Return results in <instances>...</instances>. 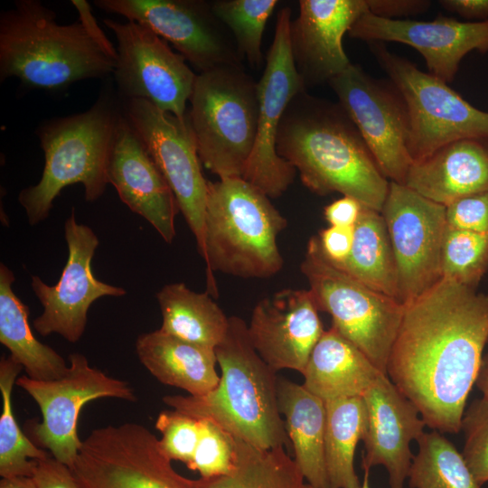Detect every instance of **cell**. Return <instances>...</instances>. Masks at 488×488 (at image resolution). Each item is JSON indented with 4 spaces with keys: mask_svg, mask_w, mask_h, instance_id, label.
<instances>
[{
    "mask_svg": "<svg viewBox=\"0 0 488 488\" xmlns=\"http://www.w3.org/2000/svg\"><path fill=\"white\" fill-rule=\"evenodd\" d=\"M352 38L371 42H396L416 49L428 73L451 82L462 59L470 52H488V20L461 22L438 15L434 21L390 20L363 14L349 31Z\"/></svg>",
    "mask_w": 488,
    "mask_h": 488,
    "instance_id": "cell-19",
    "label": "cell"
},
{
    "mask_svg": "<svg viewBox=\"0 0 488 488\" xmlns=\"http://www.w3.org/2000/svg\"><path fill=\"white\" fill-rule=\"evenodd\" d=\"M155 428L161 433L159 443L166 455L189 467L199 440L200 419L174 409L165 410L158 415Z\"/></svg>",
    "mask_w": 488,
    "mask_h": 488,
    "instance_id": "cell-39",
    "label": "cell"
},
{
    "mask_svg": "<svg viewBox=\"0 0 488 488\" xmlns=\"http://www.w3.org/2000/svg\"><path fill=\"white\" fill-rule=\"evenodd\" d=\"M369 45L406 105L408 150L413 163L451 142L488 137L487 111L476 108L447 83L390 52L380 42Z\"/></svg>",
    "mask_w": 488,
    "mask_h": 488,
    "instance_id": "cell-9",
    "label": "cell"
},
{
    "mask_svg": "<svg viewBox=\"0 0 488 488\" xmlns=\"http://www.w3.org/2000/svg\"><path fill=\"white\" fill-rule=\"evenodd\" d=\"M286 225L270 198L243 178L208 181L202 256L207 292L218 295L217 271L244 278L277 274L284 261L277 238Z\"/></svg>",
    "mask_w": 488,
    "mask_h": 488,
    "instance_id": "cell-5",
    "label": "cell"
},
{
    "mask_svg": "<svg viewBox=\"0 0 488 488\" xmlns=\"http://www.w3.org/2000/svg\"><path fill=\"white\" fill-rule=\"evenodd\" d=\"M354 227L329 226L319 232L318 240L325 258L335 266L349 257L353 243Z\"/></svg>",
    "mask_w": 488,
    "mask_h": 488,
    "instance_id": "cell-42",
    "label": "cell"
},
{
    "mask_svg": "<svg viewBox=\"0 0 488 488\" xmlns=\"http://www.w3.org/2000/svg\"><path fill=\"white\" fill-rule=\"evenodd\" d=\"M235 458V436L212 420L200 419L199 440L188 468L201 478L225 475L232 471Z\"/></svg>",
    "mask_w": 488,
    "mask_h": 488,
    "instance_id": "cell-37",
    "label": "cell"
},
{
    "mask_svg": "<svg viewBox=\"0 0 488 488\" xmlns=\"http://www.w3.org/2000/svg\"><path fill=\"white\" fill-rule=\"evenodd\" d=\"M70 3L78 11L80 17L79 21L82 23L87 33L104 52L116 61L117 58V47H114L103 30L98 24V22L91 12L90 5L85 0H71Z\"/></svg>",
    "mask_w": 488,
    "mask_h": 488,
    "instance_id": "cell-45",
    "label": "cell"
},
{
    "mask_svg": "<svg viewBox=\"0 0 488 488\" xmlns=\"http://www.w3.org/2000/svg\"><path fill=\"white\" fill-rule=\"evenodd\" d=\"M300 269L318 310L328 313L332 326L387 375L388 360L404 305L331 263L324 255L317 236L309 239Z\"/></svg>",
    "mask_w": 488,
    "mask_h": 488,
    "instance_id": "cell-8",
    "label": "cell"
},
{
    "mask_svg": "<svg viewBox=\"0 0 488 488\" xmlns=\"http://www.w3.org/2000/svg\"><path fill=\"white\" fill-rule=\"evenodd\" d=\"M107 175L120 200L171 244L176 235L175 216L180 211L177 201L124 113L117 127Z\"/></svg>",
    "mask_w": 488,
    "mask_h": 488,
    "instance_id": "cell-22",
    "label": "cell"
},
{
    "mask_svg": "<svg viewBox=\"0 0 488 488\" xmlns=\"http://www.w3.org/2000/svg\"><path fill=\"white\" fill-rule=\"evenodd\" d=\"M408 474L409 488H481L463 455L439 431L424 432Z\"/></svg>",
    "mask_w": 488,
    "mask_h": 488,
    "instance_id": "cell-33",
    "label": "cell"
},
{
    "mask_svg": "<svg viewBox=\"0 0 488 488\" xmlns=\"http://www.w3.org/2000/svg\"><path fill=\"white\" fill-rule=\"evenodd\" d=\"M106 13L142 23L170 42L199 72L241 65L224 25L202 0H95Z\"/></svg>",
    "mask_w": 488,
    "mask_h": 488,
    "instance_id": "cell-17",
    "label": "cell"
},
{
    "mask_svg": "<svg viewBox=\"0 0 488 488\" xmlns=\"http://www.w3.org/2000/svg\"><path fill=\"white\" fill-rule=\"evenodd\" d=\"M366 3L371 14L390 20L425 13L431 5L427 0H366Z\"/></svg>",
    "mask_w": 488,
    "mask_h": 488,
    "instance_id": "cell-43",
    "label": "cell"
},
{
    "mask_svg": "<svg viewBox=\"0 0 488 488\" xmlns=\"http://www.w3.org/2000/svg\"><path fill=\"white\" fill-rule=\"evenodd\" d=\"M447 226L488 234V192L467 195L446 206Z\"/></svg>",
    "mask_w": 488,
    "mask_h": 488,
    "instance_id": "cell-40",
    "label": "cell"
},
{
    "mask_svg": "<svg viewBox=\"0 0 488 488\" xmlns=\"http://www.w3.org/2000/svg\"><path fill=\"white\" fill-rule=\"evenodd\" d=\"M461 430L465 435L463 457L480 486L488 482V399L471 402L465 411Z\"/></svg>",
    "mask_w": 488,
    "mask_h": 488,
    "instance_id": "cell-38",
    "label": "cell"
},
{
    "mask_svg": "<svg viewBox=\"0 0 488 488\" xmlns=\"http://www.w3.org/2000/svg\"><path fill=\"white\" fill-rule=\"evenodd\" d=\"M439 4L470 22L488 20V0H441Z\"/></svg>",
    "mask_w": 488,
    "mask_h": 488,
    "instance_id": "cell-46",
    "label": "cell"
},
{
    "mask_svg": "<svg viewBox=\"0 0 488 488\" xmlns=\"http://www.w3.org/2000/svg\"><path fill=\"white\" fill-rule=\"evenodd\" d=\"M291 9L277 14L273 42L258 82V113L254 147L243 179L269 198L281 196L292 184L296 171L277 150L279 126L292 99L305 90L291 51Z\"/></svg>",
    "mask_w": 488,
    "mask_h": 488,
    "instance_id": "cell-13",
    "label": "cell"
},
{
    "mask_svg": "<svg viewBox=\"0 0 488 488\" xmlns=\"http://www.w3.org/2000/svg\"><path fill=\"white\" fill-rule=\"evenodd\" d=\"M277 150L313 192H340L381 211L389 182L339 103L305 90L296 96L281 120Z\"/></svg>",
    "mask_w": 488,
    "mask_h": 488,
    "instance_id": "cell-2",
    "label": "cell"
},
{
    "mask_svg": "<svg viewBox=\"0 0 488 488\" xmlns=\"http://www.w3.org/2000/svg\"><path fill=\"white\" fill-rule=\"evenodd\" d=\"M309 289L287 288L258 301L248 333L256 352L275 371L304 373L324 330Z\"/></svg>",
    "mask_w": 488,
    "mask_h": 488,
    "instance_id": "cell-20",
    "label": "cell"
},
{
    "mask_svg": "<svg viewBox=\"0 0 488 488\" xmlns=\"http://www.w3.org/2000/svg\"><path fill=\"white\" fill-rule=\"evenodd\" d=\"M488 343V295L441 278L404 305L387 376L426 426L457 434Z\"/></svg>",
    "mask_w": 488,
    "mask_h": 488,
    "instance_id": "cell-1",
    "label": "cell"
},
{
    "mask_svg": "<svg viewBox=\"0 0 488 488\" xmlns=\"http://www.w3.org/2000/svg\"><path fill=\"white\" fill-rule=\"evenodd\" d=\"M140 362L161 383L202 396L217 387L215 350L171 335L161 329L138 336Z\"/></svg>",
    "mask_w": 488,
    "mask_h": 488,
    "instance_id": "cell-25",
    "label": "cell"
},
{
    "mask_svg": "<svg viewBox=\"0 0 488 488\" xmlns=\"http://www.w3.org/2000/svg\"><path fill=\"white\" fill-rule=\"evenodd\" d=\"M329 85L384 176L404 184L413 162L408 150V112L399 91L354 64Z\"/></svg>",
    "mask_w": 488,
    "mask_h": 488,
    "instance_id": "cell-16",
    "label": "cell"
},
{
    "mask_svg": "<svg viewBox=\"0 0 488 488\" xmlns=\"http://www.w3.org/2000/svg\"><path fill=\"white\" fill-rule=\"evenodd\" d=\"M291 23V51L305 87L329 81L352 63L343 38L368 12L366 0H301Z\"/></svg>",
    "mask_w": 488,
    "mask_h": 488,
    "instance_id": "cell-21",
    "label": "cell"
},
{
    "mask_svg": "<svg viewBox=\"0 0 488 488\" xmlns=\"http://www.w3.org/2000/svg\"><path fill=\"white\" fill-rule=\"evenodd\" d=\"M363 207L356 199L343 196L325 206L324 216L330 226L354 227Z\"/></svg>",
    "mask_w": 488,
    "mask_h": 488,
    "instance_id": "cell-44",
    "label": "cell"
},
{
    "mask_svg": "<svg viewBox=\"0 0 488 488\" xmlns=\"http://www.w3.org/2000/svg\"><path fill=\"white\" fill-rule=\"evenodd\" d=\"M123 113V106L104 93L86 111L55 117L39 127L37 136L44 155L42 177L18 195L31 225L49 216L54 200L67 186L81 183L88 202L104 193Z\"/></svg>",
    "mask_w": 488,
    "mask_h": 488,
    "instance_id": "cell-6",
    "label": "cell"
},
{
    "mask_svg": "<svg viewBox=\"0 0 488 488\" xmlns=\"http://www.w3.org/2000/svg\"><path fill=\"white\" fill-rule=\"evenodd\" d=\"M68 258L59 281L49 286L33 276L31 286L43 307L33 321L42 336L58 333L70 343L78 342L87 324L90 305L102 296H122L126 290L95 277L91 261L99 246L94 231L77 222L74 211L64 225Z\"/></svg>",
    "mask_w": 488,
    "mask_h": 488,
    "instance_id": "cell-18",
    "label": "cell"
},
{
    "mask_svg": "<svg viewBox=\"0 0 488 488\" xmlns=\"http://www.w3.org/2000/svg\"><path fill=\"white\" fill-rule=\"evenodd\" d=\"M440 268L441 278L476 289L488 271V234L447 226Z\"/></svg>",
    "mask_w": 488,
    "mask_h": 488,
    "instance_id": "cell-36",
    "label": "cell"
},
{
    "mask_svg": "<svg viewBox=\"0 0 488 488\" xmlns=\"http://www.w3.org/2000/svg\"><path fill=\"white\" fill-rule=\"evenodd\" d=\"M336 267L367 286L398 300L396 263L380 212L362 208L354 226L351 253Z\"/></svg>",
    "mask_w": 488,
    "mask_h": 488,
    "instance_id": "cell-30",
    "label": "cell"
},
{
    "mask_svg": "<svg viewBox=\"0 0 488 488\" xmlns=\"http://www.w3.org/2000/svg\"><path fill=\"white\" fill-rule=\"evenodd\" d=\"M188 118L202 164L220 179L242 178L258 127V82L241 65L197 74Z\"/></svg>",
    "mask_w": 488,
    "mask_h": 488,
    "instance_id": "cell-7",
    "label": "cell"
},
{
    "mask_svg": "<svg viewBox=\"0 0 488 488\" xmlns=\"http://www.w3.org/2000/svg\"><path fill=\"white\" fill-rule=\"evenodd\" d=\"M32 478L37 488H80L70 467L51 455L36 460Z\"/></svg>",
    "mask_w": 488,
    "mask_h": 488,
    "instance_id": "cell-41",
    "label": "cell"
},
{
    "mask_svg": "<svg viewBox=\"0 0 488 488\" xmlns=\"http://www.w3.org/2000/svg\"><path fill=\"white\" fill-rule=\"evenodd\" d=\"M380 213L396 263L398 300L405 305L441 279L446 206L405 184L389 182Z\"/></svg>",
    "mask_w": 488,
    "mask_h": 488,
    "instance_id": "cell-14",
    "label": "cell"
},
{
    "mask_svg": "<svg viewBox=\"0 0 488 488\" xmlns=\"http://www.w3.org/2000/svg\"><path fill=\"white\" fill-rule=\"evenodd\" d=\"M363 471H364V475H363V480H362L361 488H371L370 477H369L370 476V470L369 469H363ZM305 488H314V487H312L311 485L306 483L305 485Z\"/></svg>",
    "mask_w": 488,
    "mask_h": 488,
    "instance_id": "cell-49",
    "label": "cell"
},
{
    "mask_svg": "<svg viewBox=\"0 0 488 488\" xmlns=\"http://www.w3.org/2000/svg\"><path fill=\"white\" fill-rule=\"evenodd\" d=\"M171 461L145 427L124 423L92 430L71 471L80 488H198Z\"/></svg>",
    "mask_w": 488,
    "mask_h": 488,
    "instance_id": "cell-10",
    "label": "cell"
},
{
    "mask_svg": "<svg viewBox=\"0 0 488 488\" xmlns=\"http://www.w3.org/2000/svg\"><path fill=\"white\" fill-rule=\"evenodd\" d=\"M0 488H37V486L32 477L14 476L2 478Z\"/></svg>",
    "mask_w": 488,
    "mask_h": 488,
    "instance_id": "cell-47",
    "label": "cell"
},
{
    "mask_svg": "<svg viewBox=\"0 0 488 488\" xmlns=\"http://www.w3.org/2000/svg\"><path fill=\"white\" fill-rule=\"evenodd\" d=\"M103 23L117 41L113 74L121 98L147 100L184 119L197 77L186 60L142 23L113 19Z\"/></svg>",
    "mask_w": 488,
    "mask_h": 488,
    "instance_id": "cell-12",
    "label": "cell"
},
{
    "mask_svg": "<svg viewBox=\"0 0 488 488\" xmlns=\"http://www.w3.org/2000/svg\"><path fill=\"white\" fill-rule=\"evenodd\" d=\"M211 10L230 32L239 57L252 66L263 63L261 42L268 18L278 5L277 0H218Z\"/></svg>",
    "mask_w": 488,
    "mask_h": 488,
    "instance_id": "cell-35",
    "label": "cell"
},
{
    "mask_svg": "<svg viewBox=\"0 0 488 488\" xmlns=\"http://www.w3.org/2000/svg\"><path fill=\"white\" fill-rule=\"evenodd\" d=\"M69 361V370L61 379L37 380L24 375L15 384L34 399L42 412V422L32 426L33 441L71 470L82 446L77 428L83 406L101 398L136 401V397L127 381L90 367L85 355L73 352Z\"/></svg>",
    "mask_w": 488,
    "mask_h": 488,
    "instance_id": "cell-11",
    "label": "cell"
},
{
    "mask_svg": "<svg viewBox=\"0 0 488 488\" xmlns=\"http://www.w3.org/2000/svg\"><path fill=\"white\" fill-rule=\"evenodd\" d=\"M475 385L483 397L488 399V351L483 353Z\"/></svg>",
    "mask_w": 488,
    "mask_h": 488,
    "instance_id": "cell-48",
    "label": "cell"
},
{
    "mask_svg": "<svg viewBox=\"0 0 488 488\" xmlns=\"http://www.w3.org/2000/svg\"><path fill=\"white\" fill-rule=\"evenodd\" d=\"M23 369L11 355L0 361V391L3 409L0 417V475L32 477L36 460L50 455L21 430L12 407V389Z\"/></svg>",
    "mask_w": 488,
    "mask_h": 488,
    "instance_id": "cell-34",
    "label": "cell"
},
{
    "mask_svg": "<svg viewBox=\"0 0 488 488\" xmlns=\"http://www.w3.org/2000/svg\"><path fill=\"white\" fill-rule=\"evenodd\" d=\"M404 184L445 206L462 197L488 192V137L451 142L413 163Z\"/></svg>",
    "mask_w": 488,
    "mask_h": 488,
    "instance_id": "cell-24",
    "label": "cell"
},
{
    "mask_svg": "<svg viewBox=\"0 0 488 488\" xmlns=\"http://www.w3.org/2000/svg\"><path fill=\"white\" fill-rule=\"evenodd\" d=\"M362 399L368 418L362 468L382 465L389 488H404L414 456L410 443L423 435L426 423L386 374L379 375Z\"/></svg>",
    "mask_w": 488,
    "mask_h": 488,
    "instance_id": "cell-23",
    "label": "cell"
},
{
    "mask_svg": "<svg viewBox=\"0 0 488 488\" xmlns=\"http://www.w3.org/2000/svg\"><path fill=\"white\" fill-rule=\"evenodd\" d=\"M14 273L0 265V343L19 362L26 376L37 380L62 378L69 366L52 348L39 342L29 324V308L13 290Z\"/></svg>",
    "mask_w": 488,
    "mask_h": 488,
    "instance_id": "cell-28",
    "label": "cell"
},
{
    "mask_svg": "<svg viewBox=\"0 0 488 488\" xmlns=\"http://www.w3.org/2000/svg\"><path fill=\"white\" fill-rule=\"evenodd\" d=\"M381 373L358 347L331 326L314 347L302 375L303 385L327 402L362 397Z\"/></svg>",
    "mask_w": 488,
    "mask_h": 488,
    "instance_id": "cell-26",
    "label": "cell"
},
{
    "mask_svg": "<svg viewBox=\"0 0 488 488\" xmlns=\"http://www.w3.org/2000/svg\"><path fill=\"white\" fill-rule=\"evenodd\" d=\"M123 109L171 187L202 256L208 181L188 114L180 119L145 99H125Z\"/></svg>",
    "mask_w": 488,
    "mask_h": 488,
    "instance_id": "cell-15",
    "label": "cell"
},
{
    "mask_svg": "<svg viewBox=\"0 0 488 488\" xmlns=\"http://www.w3.org/2000/svg\"><path fill=\"white\" fill-rule=\"evenodd\" d=\"M107 55L80 21L61 24L38 0H17L0 14V81L15 77L26 86L60 89L114 72Z\"/></svg>",
    "mask_w": 488,
    "mask_h": 488,
    "instance_id": "cell-4",
    "label": "cell"
},
{
    "mask_svg": "<svg viewBox=\"0 0 488 488\" xmlns=\"http://www.w3.org/2000/svg\"><path fill=\"white\" fill-rule=\"evenodd\" d=\"M161 330L195 344L215 348L225 337L229 318L208 292L191 290L184 283L164 286L157 293Z\"/></svg>",
    "mask_w": 488,
    "mask_h": 488,
    "instance_id": "cell-29",
    "label": "cell"
},
{
    "mask_svg": "<svg viewBox=\"0 0 488 488\" xmlns=\"http://www.w3.org/2000/svg\"><path fill=\"white\" fill-rule=\"evenodd\" d=\"M215 354L221 370L215 389L202 396L167 395L163 401L185 415L212 420L258 448L288 446L278 408L277 371L256 352L244 320L229 318L227 333Z\"/></svg>",
    "mask_w": 488,
    "mask_h": 488,
    "instance_id": "cell-3",
    "label": "cell"
},
{
    "mask_svg": "<svg viewBox=\"0 0 488 488\" xmlns=\"http://www.w3.org/2000/svg\"><path fill=\"white\" fill-rule=\"evenodd\" d=\"M236 458L225 475L196 480L198 488H305V478L284 447L260 449L235 437Z\"/></svg>",
    "mask_w": 488,
    "mask_h": 488,
    "instance_id": "cell-32",
    "label": "cell"
},
{
    "mask_svg": "<svg viewBox=\"0 0 488 488\" xmlns=\"http://www.w3.org/2000/svg\"><path fill=\"white\" fill-rule=\"evenodd\" d=\"M324 457L329 488H361L354 468L357 444L367 430L362 397L325 402Z\"/></svg>",
    "mask_w": 488,
    "mask_h": 488,
    "instance_id": "cell-31",
    "label": "cell"
},
{
    "mask_svg": "<svg viewBox=\"0 0 488 488\" xmlns=\"http://www.w3.org/2000/svg\"><path fill=\"white\" fill-rule=\"evenodd\" d=\"M277 401L296 465L307 484L329 488L325 457V402L303 384L278 379Z\"/></svg>",
    "mask_w": 488,
    "mask_h": 488,
    "instance_id": "cell-27",
    "label": "cell"
}]
</instances>
